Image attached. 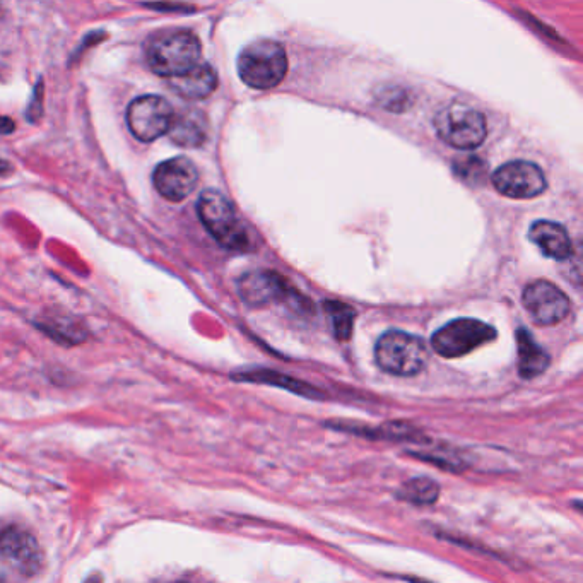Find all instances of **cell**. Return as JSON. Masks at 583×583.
Instances as JSON below:
<instances>
[{
    "instance_id": "obj_1",
    "label": "cell",
    "mask_w": 583,
    "mask_h": 583,
    "mask_svg": "<svg viewBox=\"0 0 583 583\" xmlns=\"http://www.w3.org/2000/svg\"><path fill=\"white\" fill-rule=\"evenodd\" d=\"M201 52V42L192 31L163 30L149 38L146 62L154 74L175 79L201 62Z\"/></svg>"
},
{
    "instance_id": "obj_2",
    "label": "cell",
    "mask_w": 583,
    "mask_h": 583,
    "mask_svg": "<svg viewBox=\"0 0 583 583\" xmlns=\"http://www.w3.org/2000/svg\"><path fill=\"white\" fill-rule=\"evenodd\" d=\"M197 212L214 240L221 247L235 252H247L252 242L242 219L238 218L235 207L218 190L202 192L197 202Z\"/></svg>"
},
{
    "instance_id": "obj_3",
    "label": "cell",
    "mask_w": 583,
    "mask_h": 583,
    "mask_svg": "<svg viewBox=\"0 0 583 583\" xmlns=\"http://www.w3.org/2000/svg\"><path fill=\"white\" fill-rule=\"evenodd\" d=\"M288 72L284 48L272 40H257L243 48L238 57V74L243 83L254 89L276 88Z\"/></svg>"
},
{
    "instance_id": "obj_4",
    "label": "cell",
    "mask_w": 583,
    "mask_h": 583,
    "mask_svg": "<svg viewBox=\"0 0 583 583\" xmlns=\"http://www.w3.org/2000/svg\"><path fill=\"white\" fill-rule=\"evenodd\" d=\"M433 125H435L436 134L443 142H447L452 148L464 149V151L481 146L488 134L483 113L459 101L443 105L436 112Z\"/></svg>"
},
{
    "instance_id": "obj_5",
    "label": "cell",
    "mask_w": 583,
    "mask_h": 583,
    "mask_svg": "<svg viewBox=\"0 0 583 583\" xmlns=\"http://www.w3.org/2000/svg\"><path fill=\"white\" fill-rule=\"evenodd\" d=\"M377 365L395 377H414L428 363V348L419 337L402 330H389L375 346Z\"/></svg>"
},
{
    "instance_id": "obj_6",
    "label": "cell",
    "mask_w": 583,
    "mask_h": 583,
    "mask_svg": "<svg viewBox=\"0 0 583 583\" xmlns=\"http://www.w3.org/2000/svg\"><path fill=\"white\" fill-rule=\"evenodd\" d=\"M496 330L474 318H457L431 337V346L443 358H460L495 341Z\"/></svg>"
},
{
    "instance_id": "obj_7",
    "label": "cell",
    "mask_w": 583,
    "mask_h": 583,
    "mask_svg": "<svg viewBox=\"0 0 583 583\" xmlns=\"http://www.w3.org/2000/svg\"><path fill=\"white\" fill-rule=\"evenodd\" d=\"M170 101L156 95L139 96L127 108V125L136 139L153 142L165 136L173 120Z\"/></svg>"
},
{
    "instance_id": "obj_8",
    "label": "cell",
    "mask_w": 583,
    "mask_h": 583,
    "mask_svg": "<svg viewBox=\"0 0 583 583\" xmlns=\"http://www.w3.org/2000/svg\"><path fill=\"white\" fill-rule=\"evenodd\" d=\"M493 185L501 195L525 201L544 194L548 182L541 168L534 163L510 161L495 171Z\"/></svg>"
},
{
    "instance_id": "obj_9",
    "label": "cell",
    "mask_w": 583,
    "mask_h": 583,
    "mask_svg": "<svg viewBox=\"0 0 583 583\" xmlns=\"http://www.w3.org/2000/svg\"><path fill=\"white\" fill-rule=\"evenodd\" d=\"M524 307L537 325L563 322L572 310L568 296L549 281H534L524 289Z\"/></svg>"
},
{
    "instance_id": "obj_10",
    "label": "cell",
    "mask_w": 583,
    "mask_h": 583,
    "mask_svg": "<svg viewBox=\"0 0 583 583\" xmlns=\"http://www.w3.org/2000/svg\"><path fill=\"white\" fill-rule=\"evenodd\" d=\"M153 183L161 197L166 201L182 202L194 192L199 183V171L194 163L185 156L166 159L156 166Z\"/></svg>"
},
{
    "instance_id": "obj_11",
    "label": "cell",
    "mask_w": 583,
    "mask_h": 583,
    "mask_svg": "<svg viewBox=\"0 0 583 583\" xmlns=\"http://www.w3.org/2000/svg\"><path fill=\"white\" fill-rule=\"evenodd\" d=\"M0 556L26 575L33 573L42 565V551L28 530L9 527L0 532Z\"/></svg>"
},
{
    "instance_id": "obj_12",
    "label": "cell",
    "mask_w": 583,
    "mask_h": 583,
    "mask_svg": "<svg viewBox=\"0 0 583 583\" xmlns=\"http://www.w3.org/2000/svg\"><path fill=\"white\" fill-rule=\"evenodd\" d=\"M288 284L277 272L252 271L238 281V293L250 307H267L289 295Z\"/></svg>"
},
{
    "instance_id": "obj_13",
    "label": "cell",
    "mask_w": 583,
    "mask_h": 583,
    "mask_svg": "<svg viewBox=\"0 0 583 583\" xmlns=\"http://www.w3.org/2000/svg\"><path fill=\"white\" fill-rule=\"evenodd\" d=\"M529 238L549 259L566 260L572 255V240L561 224L536 221L530 226Z\"/></svg>"
},
{
    "instance_id": "obj_14",
    "label": "cell",
    "mask_w": 583,
    "mask_h": 583,
    "mask_svg": "<svg viewBox=\"0 0 583 583\" xmlns=\"http://www.w3.org/2000/svg\"><path fill=\"white\" fill-rule=\"evenodd\" d=\"M168 136L182 148H199L207 139V120L204 113L185 108L173 115Z\"/></svg>"
},
{
    "instance_id": "obj_15",
    "label": "cell",
    "mask_w": 583,
    "mask_h": 583,
    "mask_svg": "<svg viewBox=\"0 0 583 583\" xmlns=\"http://www.w3.org/2000/svg\"><path fill=\"white\" fill-rule=\"evenodd\" d=\"M170 86L182 98L204 100L218 88V74L211 65L199 62L187 74L170 79Z\"/></svg>"
},
{
    "instance_id": "obj_16",
    "label": "cell",
    "mask_w": 583,
    "mask_h": 583,
    "mask_svg": "<svg viewBox=\"0 0 583 583\" xmlns=\"http://www.w3.org/2000/svg\"><path fill=\"white\" fill-rule=\"evenodd\" d=\"M517 342H519V371L520 377L525 380L536 378L548 370L549 354L534 341L530 332L519 329L517 332Z\"/></svg>"
},
{
    "instance_id": "obj_17",
    "label": "cell",
    "mask_w": 583,
    "mask_h": 583,
    "mask_svg": "<svg viewBox=\"0 0 583 583\" xmlns=\"http://www.w3.org/2000/svg\"><path fill=\"white\" fill-rule=\"evenodd\" d=\"M233 378H235V380H240V382H257L277 385V387H284V389L296 392V394L303 395V397H312V399H318V397H320V394L315 392V389H312V387H308L307 383L298 382V380H291V378L286 377V375H279L276 371H242V373H236V375H233Z\"/></svg>"
},
{
    "instance_id": "obj_18",
    "label": "cell",
    "mask_w": 583,
    "mask_h": 583,
    "mask_svg": "<svg viewBox=\"0 0 583 583\" xmlns=\"http://www.w3.org/2000/svg\"><path fill=\"white\" fill-rule=\"evenodd\" d=\"M440 495V488L435 481H431L428 477H416L411 479L409 483L404 484L401 489L402 500L414 503V505H431L438 500Z\"/></svg>"
},
{
    "instance_id": "obj_19",
    "label": "cell",
    "mask_w": 583,
    "mask_h": 583,
    "mask_svg": "<svg viewBox=\"0 0 583 583\" xmlns=\"http://www.w3.org/2000/svg\"><path fill=\"white\" fill-rule=\"evenodd\" d=\"M40 329L62 344H81L86 339V330L81 325L64 318H53L50 322H42Z\"/></svg>"
},
{
    "instance_id": "obj_20",
    "label": "cell",
    "mask_w": 583,
    "mask_h": 583,
    "mask_svg": "<svg viewBox=\"0 0 583 583\" xmlns=\"http://www.w3.org/2000/svg\"><path fill=\"white\" fill-rule=\"evenodd\" d=\"M325 310H327L330 320H332V327H334V334H336L337 339L339 341H348L351 334H353V308L344 305L341 301H327Z\"/></svg>"
},
{
    "instance_id": "obj_21",
    "label": "cell",
    "mask_w": 583,
    "mask_h": 583,
    "mask_svg": "<svg viewBox=\"0 0 583 583\" xmlns=\"http://www.w3.org/2000/svg\"><path fill=\"white\" fill-rule=\"evenodd\" d=\"M380 105L387 108L389 112H402L407 108V93L402 89H389V93H382L380 95Z\"/></svg>"
},
{
    "instance_id": "obj_22",
    "label": "cell",
    "mask_w": 583,
    "mask_h": 583,
    "mask_svg": "<svg viewBox=\"0 0 583 583\" xmlns=\"http://www.w3.org/2000/svg\"><path fill=\"white\" fill-rule=\"evenodd\" d=\"M40 91H42V84H38V86H36L35 89V100H33V103H31L30 108H28V118H30V120H33V122H36V120H38V118L42 117V93H40Z\"/></svg>"
},
{
    "instance_id": "obj_23",
    "label": "cell",
    "mask_w": 583,
    "mask_h": 583,
    "mask_svg": "<svg viewBox=\"0 0 583 583\" xmlns=\"http://www.w3.org/2000/svg\"><path fill=\"white\" fill-rule=\"evenodd\" d=\"M16 129V124L12 122L11 118L0 117V136H9Z\"/></svg>"
},
{
    "instance_id": "obj_24",
    "label": "cell",
    "mask_w": 583,
    "mask_h": 583,
    "mask_svg": "<svg viewBox=\"0 0 583 583\" xmlns=\"http://www.w3.org/2000/svg\"><path fill=\"white\" fill-rule=\"evenodd\" d=\"M146 7L156 9V11H192V7L166 6V4H146Z\"/></svg>"
}]
</instances>
